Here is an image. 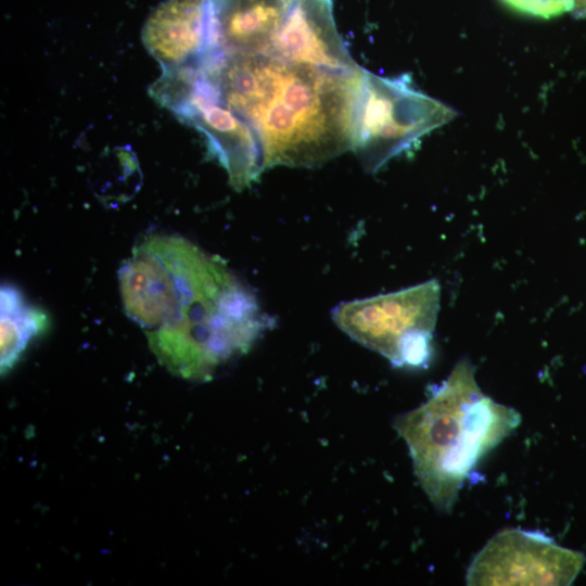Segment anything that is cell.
Returning a JSON list of instances; mask_svg holds the SVG:
<instances>
[{
    "mask_svg": "<svg viewBox=\"0 0 586 586\" xmlns=\"http://www.w3.org/2000/svg\"><path fill=\"white\" fill-rule=\"evenodd\" d=\"M126 315L171 372L205 380L271 327L256 295L190 240L153 233L118 271Z\"/></svg>",
    "mask_w": 586,
    "mask_h": 586,
    "instance_id": "6da1fadb",
    "label": "cell"
},
{
    "mask_svg": "<svg viewBox=\"0 0 586 586\" xmlns=\"http://www.w3.org/2000/svg\"><path fill=\"white\" fill-rule=\"evenodd\" d=\"M222 101L254 129L265 167H313L351 150L364 68L339 72L264 54L204 67Z\"/></svg>",
    "mask_w": 586,
    "mask_h": 586,
    "instance_id": "7a4b0ae2",
    "label": "cell"
},
{
    "mask_svg": "<svg viewBox=\"0 0 586 586\" xmlns=\"http://www.w3.org/2000/svg\"><path fill=\"white\" fill-rule=\"evenodd\" d=\"M520 413L485 395L461 359L428 400L396 418L415 474L432 505L449 512L479 460L520 424Z\"/></svg>",
    "mask_w": 586,
    "mask_h": 586,
    "instance_id": "3957f363",
    "label": "cell"
},
{
    "mask_svg": "<svg viewBox=\"0 0 586 586\" xmlns=\"http://www.w3.org/2000/svg\"><path fill=\"white\" fill-rule=\"evenodd\" d=\"M456 115L450 106L417 89L408 74L384 77L364 68L351 150L366 170L374 173Z\"/></svg>",
    "mask_w": 586,
    "mask_h": 586,
    "instance_id": "277c9868",
    "label": "cell"
},
{
    "mask_svg": "<svg viewBox=\"0 0 586 586\" xmlns=\"http://www.w3.org/2000/svg\"><path fill=\"white\" fill-rule=\"evenodd\" d=\"M150 92L180 120L205 136L211 153L227 171L234 189L250 186L266 169L256 132L222 101L204 67L163 71Z\"/></svg>",
    "mask_w": 586,
    "mask_h": 586,
    "instance_id": "5b68a950",
    "label": "cell"
},
{
    "mask_svg": "<svg viewBox=\"0 0 586 586\" xmlns=\"http://www.w3.org/2000/svg\"><path fill=\"white\" fill-rule=\"evenodd\" d=\"M441 286L430 280L402 291L337 305L335 324L396 367H422L432 354Z\"/></svg>",
    "mask_w": 586,
    "mask_h": 586,
    "instance_id": "8992f818",
    "label": "cell"
},
{
    "mask_svg": "<svg viewBox=\"0 0 586 586\" xmlns=\"http://www.w3.org/2000/svg\"><path fill=\"white\" fill-rule=\"evenodd\" d=\"M586 561L536 531L505 530L477 552L467 571L468 585H570Z\"/></svg>",
    "mask_w": 586,
    "mask_h": 586,
    "instance_id": "52a82bcc",
    "label": "cell"
},
{
    "mask_svg": "<svg viewBox=\"0 0 586 586\" xmlns=\"http://www.w3.org/2000/svg\"><path fill=\"white\" fill-rule=\"evenodd\" d=\"M267 55L339 72L361 69L337 31L333 0H293Z\"/></svg>",
    "mask_w": 586,
    "mask_h": 586,
    "instance_id": "ba28073f",
    "label": "cell"
},
{
    "mask_svg": "<svg viewBox=\"0 0 586 586\" xmlns=\"http://www.w3.org/2000/svg\"><path fill=\"white\" fill-rule=\"evenodd\" d=\"M142 41L163 71L203 66L215 58L208 0H165L146 18Z\"/></svg>",
    "mask_w": 586,
    "mask_h": 586,
    "instance_id": "9c48e42d",
    "label": "cell"
},
{
    "mask_svg": "<svg viewBox=\"0 0 586 586\" xmlns=\"http://www.w3.org/2000/svg\"><path fill=\"white\" fill-rule=\"evenodd\" d=\"M293 0H208L216 55H267Z\"/></svg>",
    "mask_w": 586,
    "mask_h": 586,
    "instance_id": "30bf717a",
    "label": "cell"
},
{
    "mask_svg": "<svg viewBox=\"0 0 586 586\" xmlns=\"http://www.w3.org/2000/svg\"><path fill=\"white\" fill-rule=\"evenodd\" d=\"M1 372H8L31 340L48 327V316L26 301L20 290L2 285L0 292Z\"/></svg>",
    "mask_w": 586,
    "mask_h": 586,
    "instance_id": "8fae6325",
    "label": "cell"
},
{
    "mask_svg": "<svg viewBox=\"0 0 586 586\" xmlns=\"http://www.w3.org/2000/svg\"><path fill=\"white\" fill-rule=\"evenodd\" d=\"M510 8L526 14L550 18L573 12L574 0H502Z\"/></svg>",
    "mask_w": 586,
    "mask_h": 586,
    "instance_id": "7c38bea8",
    "label": "cell"
}]
</instances>
